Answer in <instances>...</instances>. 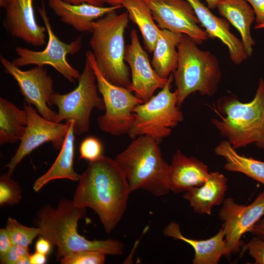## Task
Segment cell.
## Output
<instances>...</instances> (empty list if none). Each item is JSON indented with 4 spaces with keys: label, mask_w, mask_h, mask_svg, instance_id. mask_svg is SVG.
<instances>
[{
    "label": "cell",
    "mask_w": 264,
    "mask_h": 264,
    "mask_svg": "<svg viewBox=\"0 0 264 264\" xmlns=\"http://www.w3.org/2000/svg\"><path fill=\"white\" fill-rule=\"evenodd\" d=\"M38 11L48 35L45 48L42 51H35L18 46L15 49L17 57L11 62L19 67L31 65L50 66L68 81L75 82L80 74L68 63L66 56L75 54L81 50L82 37H79L69 44L62 42L52 29L43 0L42 7H38Z\"/></svg>",
    "instance_id": "30bf717a"
},
{
    "label": "cell",
    "mask_w": 264,
    "mask_h": 264,
    "mask_svg": "<svg viewBox=\"0 0 264 264\" xmlns=\"http://www.w3.org/2000/svg\"><path fill=\"white\" fill-rule=\"evenodd\" d=\"M0 62L5 72L17 82L25 102L34 106L44 118L56 122L57 112L48 107L54 92L53 80L44 66L22 70L2 55L0 56Z\"/></svg>",
    "instance_id": "7c38bea8"
},
{
    "label": "cell",
    "mask_w": 264,
    "mask_h": 264,
    "mask_svg": "<svg viewBox=\"0 0 264 264\" xmlns=\"http://www.w3.org/2000/svg\"><path fill=\"white\" fill-rule=\"evenodd\" d=\"M74 121L69 123V128L60 151L50 168L35 181L33 188L35 192L40 191L52 180L67 179L78 181L80 175L73 167L74 155Z\"/></svg>",
    "instance_id": "603a6c76"
},
{
    "label": "cell",
    "mask_w": 264,
    "mask_h": 264,
    "mask_svg": "<svg viewBox=\"0 0 264 264\" xmlns=\"http://www.w3.org/2000/svg\"><path fill=\"white\" fill-rule=\"evenodd\" d=\"M161 29L186 34L197 44L207 40L195 12L187 0H143Z\"/></svg>",
    "instance_id": "5bb4252c"
},
{
    "label": "cell",
    "mask_w": 264,
    "mask_h": 264,
    "mask_svg": "<svg viewBox=\"0 0 264 264\" xmlns=\"http://www.w3.org/2000/svg\"><path fill=\"white\" fill-rule=\"evenodd\" d=\"M246 250L255 260V264H264V240L255 236L244 246L242 251Z\"/></svg>",
    "instance_id": "1f68e13d"
},
{
    "label": "cell",
    "mask_w": 264,
    "mask_h": 264,
    "mask_svg": "<svg viewBox=\"0 0 264 264\" xmlns=\"http://www.w3.org/2000/svg\"><path fill=\"white\" fill-rule=\"evenodd\" d=\"M173 80L171 73L161 90L133 109L134 120L128 133L131 138L147 135L159 144L171 134L172 128L183 121V113L177 106V91H171Z\"/></svg>",
    "instance_id": "52a82bcc"
},
{
    "label": "cell",
    "mask_w": 264,
    "mask_h": 264,
    "mask_svg": "<svg viewBox=\"0 0 264 264\" xmlns=\"http://www.w3.org/2000/svg\"><path fill=\"white\" fill-rule=\"evenodd\" d=\"M23 109L28 115L26 129L16 152L5 166L10 176L22 159L40 145L50 142L55 149H60L69 128L70 121L62 124L48 120L39 114L31 104L24 103Z\"/></svg>",
    "instance_id": "4fadbf2b"
},
{
    "label": "cell",
    "mask_w": 264,
    "mask_h": 264,
    "mask_svg": "<svg viewBox=\"0 0 264 264\" xmlns=\"http://www.w3.org/2000/svg\"><path fill=\"white\" fill-rule=\"evenodd\" d=\"M127 12H110L92 23L89 45L97 66L110 83L128 88L131 83L125 63L124 34L129 22Z\"/></svg>",
    "instance_id": "5b68a950"
},
{
    "label": "cell",
    "mask_w": 264,
    "mask_h": 264,
    "mask_svg": "<svg viewBox=\"0 0 264 264\" xmlns=\"http://www.w3.org/2000/svg\"><path fill=\"white\" fill-rule=\"evenodd\" d=\"M255 29L264 28V24L262 25H256L255 26Z\"/></svg>",
    "instance_id": "7bdbcfd3"
},
{
    "label": "cell",
    "mask_w": 264,
    "mask_h": 264,
    "mask_svg": "<svg viewBox=\"0 0 264 264\" xmlns=\"http://www.w3.org/2000/svg\"><path fill=\"white\" fill-rule=\"evenodd\" d=\"M183 34L160 29L153 51L152 66L162 78H168L176 70L178 61L177 46Z\"/></svg>",
    "instance_id": "cb8c5ba5"
},
{
    "label": "cell",
    "mask_w": 264,
    "mask_h": 264,
    "mask_svg": "<svg viewBox=\"0 0 264 264\" xmlns=\"http://www.w3.org/2000/svg\"><path fill=\"white\" fill-rule=\"evenodd\" d=\"M115 159L126 176L131 192L143 189L159 197L170 192L169 164L152 137L142 135L133 139Z\"/></svg>",
    "instance_id": "277c9868"
},
{
    "label": "cell",
    "mask_w": 264,
    "mask_h": 264,
    "mask_svg": "<svg viewBox=\"0 0 264 264\" xmlns=\"http://www.w3.org/2000/svg\"><path fill=\"white\" fill-rule=\"evenodd\" d=\"M264 216V191L249 205L236 203L231 198H225L219 216L222 221L225 234V256L238 253L241 249L243 235L250 231Z\"/></svg>",
    "instance_id": "8fae6325"
},
{
    "label": "cell",
    "mask_w": 264,
    "mask_h": 264,
    "mask_svg": "<svg viewBox=\"0 0 264 264\" xmlns=\"http://www.w3.org/2000/svg\"><path fill=\"white\" fill-rule=\"evenodd\" d=\"M122 5L126 9L129 19L140 30L145 48L153 52L160 28L154 22L150 8L143 0H124Z\"/></svg>",
    "instance_id": "4316f807"
},
{
    "label": "cell",
    "mask_w": 264,
    "mask_h": 264,
    "mask_svg": "<svg viewBox=\"0 0 264 264\" xmlns=\"http://www.w3.org/2000/svg\"><path fill=\"white\" fill-rule=\"evenodd\" d=\"M163 234L182 241L192 247L195 252L193 264H217L221 257L225 255V234L222 228L212 237L198 240L184 236L179 224L171 221L164 229Z\"/></svg>",
    "instance_id": "44dd1931"
},
{
    "label": "cell",
    "mask_w": 264,
    "mask_h": 264,
    "mask_svg": "<svg viewBox=\"0 0 264 264\" xmlns=\"http://www.w3.org/2000/svg\"><path fill=\"white\" fill-rule=\"evenodd\" d=\"M250 232L253 235L264 240V217L254 225Z\"/></svg>",
    "instance_id": "8d00e7d4"
},
{
    "label": "cell",
    "mask_w": 264,
    "mask_h": 264,
    "mask_svg": "<svg viewBox=\"0 0 264 264\" xmlns=\"http://www.w3.org/2000/svg\"><path fill=\"white\" fill-rule=\"evenodd\" d=\"M86 208L75 205L72 200L63 199L56 208L50 204L37 212L34 224L40 228L41 236L57 247L56 261L72 252L90 250L105 255H121L124 244L118 240H88L78 233L79 220L85 216Z\"/></svg>",
    "instance_id": "7a4b0ae2"
},
{
    "label": "cell",
    "mask_w": 264,
    "mask_h": 264,
    "mask_svg": "<svg viewBox=\"0 0 264 264\" xmlns=\"http://www.w3.org/2000/svg\"><path fill=\"white\" fill-rule=\"evenodd\" d=\"M250 3L255 14L256 25L264 24V0H245Z\"/></svg>",
    "instance_id": "836d02e7"
},
{
    "label": "cell",
    "mask_w": 264,
    "mask_h": 264,
    "mask_svg": "<svg viewBox=\"0 0 264 264\" xmlns=\"http://www.w3.org/2000/svg\"><path fill=\"white\" fill-rule=\"evenodd\" d=\"M34 0H8L5 6L3 26L13 37L35 46L45 43V26L39 25L35 19Z\"/></svg>",
    "instance_id": "2e32d148"
},
{
    "label": "cell",
    "mask_w": 264,
    "mask_h": 264,
    "mask_svg": "<svg viewBox=\"0 0 264 264\" xmlns=\"http://www.w3.org/2000/svg\"><path fill=\"white\" fill-rule=\"evenodd\" d=\"M217 8L220 14L239 31L245 52L250 57L255 44L251 33V26L256 18L252 7L245 0H222Z\"/></svg>",
    "instance_id": "7402d4cb"
},
{
    "label": "cell",
    "mask_w": 264,
    "mask_h": 264,
    "mask_svg": "<svg viewBox=\"0 0 264 264\" xmlns=\"http://www.w3.org/2000/svg\"><path fill=\"white\" fill-rule=\"evenodd\" d=\"M8 0H0V6L4 7L7 2Z\"/></svg>",
    "instance_id": "b9f144b4"
},
{
    "label": "cell",
    "mask_w": 264,
    "mask_h": 264,
    "mask_svg": "<svg viewBox=\"0 0 264 264\" xmlns=\"http://www.w3.org/2000/svg\"><path fill=\"white\" fill-rule=\"evenodd\" d=\"M86 61L94 72L104 103L105 112L97 118L100 129L114 136L128 134L134 120L132 110L143 102L128 88L109 81L98 68L91 51L86 52Z\"/></svg>",
    "instance_id": "9c48e42d"
},
{
    "label": "cell",
    "mask_w": 264,
    "mask_h": 264,
    "mask_svg": "<svg viewBox=\"0 0 264 264\" xmlns=\"http://www.w3.org/2000/svg\"><path fill=\"white\" fill-rule=\"evenodd\" d=\"M98 93L94 72L86 61L77 86L67 93L54 92L50 99V106L55 105L58 109L56 122L74 121L75 134L87 132L93 109L105 110L103 99Z\"/></svg>",
    "instance_id": "ba28073f"
},
{
    "label": "cell",
    "mask_w": 264,
    "mask_h": 264,
    "mask_svg": "<svg viewBox=\"0 0 264 264\" xmlns=\"http://www.w3.org/2000/svg\"><path fill=\"white\" fill-rule=\"evenodd\" d=\"M78 181L74 204L93 210L110 233L123 216L131 193L124 172L115 159L103 155L89 162Z\"/></svg>",
    "instance_id": "6da1fadb"
},
{
    "label": "cell",
    "mask_w": 264,
    "mask_h": 264,
    "mask_svg": "<svg viewBox=\"0 0 264 264\" xmlns=\"http://www.w3.org/2000/svg\"><path fill=\"white\" fill-rule=\"evenodd\" d=\"M52 245L47 239L41 236L35 243V250L36 252L47 255L51 251Z\"/></svg>",
    "instance_id": "d590c367"
},
{
    "label": "cell",
    "mask_w": 264,
    "mask_h": 264,
    "mask_svg": "<svg viewBox=\"0 0 264 264\" xmlns=\"http://www.w3.org/2000/svg\"><path fill=\"white\" fill-rule=\"evenodd\" d=\"M214 151L225 159L226 170L242 173L264 185V161L239 154L228 140L220 142Z\"/></svg>",
    "instance_id": "484cf974"
},
{
    "label": "cell",
    "mask_w": 264,
    "mask_h": 264,
    "mask_svg": "<svg viewBox=\"0 0 264 264\" xmlns=\"http://www.w3.org/2000/svg\"><path fill=\"white\" fill-rule=\"evenodd\" d=\"M208 166L197 158L187 156L179 150L174 154L169 164L168 184L170 191L186 192L202 185L209 174Z\"/></svg>",
    "instance_id": "ac0fdd59"
},
{
    "label": "cell",
    "mask_w": 264,
    "mask_h": 264,
    "mask_svg": "<svg viewBox=\"0 0 264 264\" xmlns=\"http://www.w3.org/2000/svg\"><path fill=\"white\" fill-rule=\"evenodd\" d=\"M28 115L7 99L0 97V144L21 141L26 129Z\"/></svg>",
    "instance_id": "d4e9b609"
},
{
    "label": "cell",
    "mask_w": 264,
    "mask_h": 264,
    "mask_svg": "<svg viewBox=\"0 0 264 264\" xmlns=\"http://www.w3.org/2000/svg\"><path fill=\"white\" fill-rule=\"evenodd\" d=\"M31 264H44L46 263V255L35 251L29 256Z\"/></svg>",
    "instance_id": "74e56055"
},
{
    "label": "cell",
    "mask_w": 264,
    "mask_h": 264,
    "mask_svg": "<svg viewBox=\"0 0 264 264\" xmlns=\"http://www.w3.org/2000/svg\"><path fill=\"white\" fill-rule=\"evenodd\" d=\"M5 228L13 244L27 247H28L37 236L41 235V230L39 227L24 226L11 217L7 220Z\"/></svg>",
    "instance_id": "83f0119b"
},
{
    "label": "cell",
    "mask_w": 264,
    "mask_h": 264,
    "mask_svg": "<svg viewBox=\"0 0 264 264\" xmlns=\"http://www.w3.org/2000/svg\"><path fill=\"white\" fill-rule=\"evenodd\" d=\"M22 199V190L19 184L7 173L0 177V205H13Z\"/></svg>",
    "instance_id": "f1b7e54d"
},
{
    "label": "cell",
    "mask_w": 264,
    "mask_h": 264,
    "mask_svg": "<svg viewBox=\"0 0 264 264\" xmlns=\"http://www.w3.org/2000/svg\"><path fill=\"white\" fill-rule=\"evenodd\" d=\"M207 3L208 7L210 9L217 8L218 4L222 0H205Z\"/></svg>",
    "instance_id": "ab89813d"
},
{
    "label": "cell",
    "mask_w": 264,
    "mask_h": 264,
    "mask_svg": "<svg viewBox=\"0 0 264 264\" xmlns=\"http://www.w3.org/2000/svg\"><path fill=\"white\" fill-rule=\"evenodd\" d=\"M227 190V177L218 172H212L202 185L189 189L183 198L195 212L210 215L213 207L224 201Z\"/></svg>",
    "instance_id": "ffe728a7"
},
{
    "label": "cell",
    "mask_w": 264,
    "mask_h": 264,
    "mask_svg": "<svg viewBox=\"0 0 264 264\" xmlns=\"http://www.w3.org/2000/svg\"><path fill=\"white\" fill-rule=\"evenodd\" d=\"M13 243L6 228L0 229V256L5 254Z\"/></svg>",
    "instance_id": "e575fe53"
},
{
    "label": "cell",
    "mask_w": 264,
    "mask_h": 264,
    "mask_svg": "<svg viewBox=\"0 0 264 264\" xmlns=\"http://www.w3.org/2000/svg\"><path fill=\"white\" fill-rule=\"evenodd\" d=\"M130 36L131 43L126 46L124 57L132 72L131 83L128 88L144 103L154 95L156 89L164 87L168 78L160 77L151 66L136 30L132 29Z\"/></svg>",
    "instance_id": "9a60e30c"
},
{
    "label": "cell",
    "mask_w": 264,
    "mask_h": 264,
    "mask_svg": "<svg viewBox=\"0 0 264 264\" xmlns=\"http://www.w3.org/2000/svg\"><path fill=\"white\" fill-rule=\"evenodd\" d=\"M50 8L63 23L79 32H90L93 21L107 13L123 7L122 5L98 6L87 3L73 4L62 0H48Z\"/></svg>",
    "instance_id": "d6986e66"
},
{
    "label": "cell",
    "mask_w": 264,
    "mask_h": 264,
    "mask_svg": "<svg viewBox=\"0 0 264 264\" xmlns=\"http://www.w3.org/2000/svg\"><path fill=\"white\" fill-rule=\"evenodd\" d=\"M106 255L94 251H78L65 256L61 259L60 263L62 264H103Z\"/></svg>",
    "instance_id": "f546056e"
},
{
    "label": "cell",
    "mask_w": 264,
    "mask_h": 264,
    "mask_svg": "<svg viewBox=\"0 0 264 264\" xmlns=\"http://www.w3.org/2000/svg\"><path fill=\"white\" fill-rule=\"evenodd\" d=\"M124 0H104L105 3L108 4L110 6H116L122 5V2Z\"/></svg>",
    "instance_id": "60d3db41"
},
{
    "label": "cell",
    "mask_w": 264,
    "mask_h": 264,
    "mask_svg": "<svg viewBox=\"0 0 264 264\" xmlns=\"http://www.w3.org/2000/svg\"><path fill=\"white\" fill-rule=\"evenodd\" d=\"M178 61L173 73L180 107L191 94L211 96L217 91L221 73L219 61L209 51L200 49L190 37L182 34L177 46Z\"/></svg>",
    "instance_id": "8992f818"
},
{
    "label": "cell",
    "mask_w": 264,
    "mask_h": 264,
    "mask_svg": "<svg viewBox=\"0 0 264 264\" xmlns=\"http://www.w3.org/2000/svg\"><path fill=\"white\" fill-rule=\"evenodd\" d=\"M29 254L28 247L13 244L5 254L0 256V263L17 264L22 258Z\"/></svg>",
    "instance_id": "d6a6232c"
},
{
    "label": "cell",
    "mask_w": 264,
    "mask_h": 264,
    "mask_svg": "<svg viewBox=\"0 0 264 264\" xmlns=\"http://www.w3.org/2000/svg\"><path fill=\"white\" fill-rule=\"evenodd\" d=\"M63 1L73 4L87 3L98 6H103L105 3L104 0H62Z\"/></svg>",
    "instance_id": "f35d334b"
},
{
    "label": "cell",
    "mask_w": 264,
    "mask_h": 264,
    "mask_svg": "<svg viewBox=\"0 0 264 264\" xmlns=\"http://www.w3.org/2000/svg\"><path fill=\"white\" fill-rule=\"evenodd\" d=\"M193 7L209 37L218 38L227 46L230 58L240 65L248 57L242 42L230 31V23L224 18L215 15L200 0H187Z\"/></svg>",
    "instance_id": "e0dca14e"
},
{
    "label": "cell",
    "mask_w": 264,
    "mask_h": 264,
    "mask_svg": "<svg viewBox=\"0 0 264 264\" xmlns=\"http://www.w3.org/2000/svg\"><path fill=\"white\" fill-rule=\"evenodd\" d=\"M216 107L222 115L212 123L235 149L254 144L264 150V81L261 78L254 98L243 103L235 95L223 96Z\"/></svg>",
    "instance_id": "3957f363"
},
{
    "label": "cell",
    "mask_w": 264,
    "mask_h": 264,
    "mask_svg": "<svg viewBox=\"0 0 264 264\" xmlns=\"http://www.w3.org/2000/svg\"><path fill=\"white\" fill-rule=\"evenodd\" d=\"M103 152V146L101 141L95 136H88L80 144L79 159L93 161L102 156Z\"/></svg>",
    "instance_id": "4dcf8cb0"
}]
</instances>
